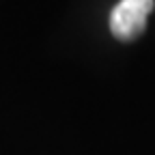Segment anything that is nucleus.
Here are the masks:
<instances>
[{
    "mask_svg": "<svg viewBox=\"0 0 155 155\" xmlns=\"http://www.w3.org/2000/svg\"><path fill=\"white\" fill-rule=\"evenodd\" d=\"M153 7V0H121L110 11V32L119 41L138 39L147 28V17Z\"/></svg>",
    "mask_w": 155,
    "mask_h": 155,
    "instance_id": "nucleus-1",
    "label": "nucleus"
}]
</instances>
